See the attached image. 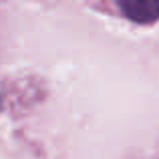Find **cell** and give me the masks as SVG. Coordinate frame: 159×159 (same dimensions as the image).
<instances>
[{
	"label": "cell",
	"instance_id": "1",
	"mask_svg": "<svg viewBox=\"0 0 159 159\" xmlns=\"http://www.w3.org/2000/svg\"><path fill=\"white\" fill-rule=\"evenodd\" d=\"M129 20L151 24L159 20V0H111Z\"/></svg>",
	"mask_w": 159,
	"mask_h": 159
}]
</instances>
